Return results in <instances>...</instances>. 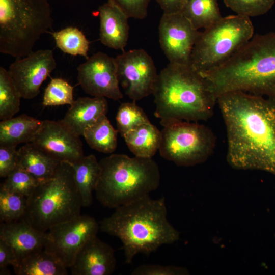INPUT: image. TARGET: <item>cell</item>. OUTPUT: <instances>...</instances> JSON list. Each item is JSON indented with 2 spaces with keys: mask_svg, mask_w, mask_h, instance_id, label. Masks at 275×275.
Instances as JSON below:
<instances>
[{
  "mask_svg": "<svg viewBox=\"0 0 275 275\" xmlns=\"http://www.w3.org/2000/svg\"><path fill=\"white\" fill-rule=\"evenodd\" d=\"M217 103L226 129L228 163L275 175V99L231 91L220 95Z\"/></svg>",
  "mask_w": 275,
  "mask_h": 275,
  "instance_id": "6da1fadb",
  "label": "cell"
},
{
  "mask_svg": "<svg viewBox=\"0 0 275 275\" xmlns=\"http://www.w3.org/2000/svg\"><path fill=\"white\" fill-rule=\"evenodd\" d=\"M115 209L99 222V229L121 240L127 264L138 254L149 255L179 239V232L168 219L164 197L154 199L148 195Z\"/></svg>",
  "mask_w": 275,
  "mask_h": 275,
  "instance_id": "7a4b0ae2",
  "label": "cell"
},
{
  "mask_svg": "<svg viewBox=\"0 0 275 275\" xmlns=\"http://www.w3.org/2000/svg\"><path fill=\"white\" fill-rule=\"evenodd\" d=\"M152 95L154 115L163 127L181 121H206L217 103L206 78L190 64L169 63L158 73Z\"/></svg>",
  "mask_w": 275,
  "mask_h": 275,
  "instance_id": "3957f363",
  "label": "cell"
},
{
  "mask_svg": "<svg viewBox=\"0 0 275 275\" xmlns=\"http://www.w3.org/2000/svg\"><path fill=\"white\" fill-rule=\"evenodd\" d=\"M202 74L217 98L242 91L275 99V32L253 36L227 62Z\"/></svg>",
  "mask_w": 275,
  "mask_h": 275,
  "instance_id": "277c9868",
  "label": "cell"
},
{
  "mask_svg": "<svg viewBox=\"0 0 275 275\" xmlns=\"http://www.w3.org/2000/svg\"><path fill=\"white\" fill-rule=\"evenodd\" d=\"M95 193L97 200L109 208L148 195L160 184V174L152 158L113 154L102 158Z\"/></svg>",
  "mask_w": 275,
  "mask_h": 275,
  "instance_id": "5b68a950",
  "label": "cell"
},
{
  "mask_svg": "<svg viewBox=\"0 0 275 275\" xmlns=\"http://www.w3.org/2000/svg\"><path fill=\"white\" fill-rule=\"evenodd\" d=\"M82 207L73 168L69 163L61 162L53 175L39 182L27 198L23 218L35 229L46 232L53 226L79 215Z\"/></svg>",
  "mask_w": 275,
  "mask_h": 275,
  "instance_id": "8992f818",
  "label": "cell"
},
{
  "mask_svg": "<svg viewBox=\"0 0 275 275\" xmlns=\"http://www.w3.org/2000/svg\"><path fill=\"white\" fill-rule=\"evenodd\" d=\"M53 22L47 0H0V52L16 59L29 55Z\"/></svg>",
  "mask_w": 275,
  "mask_h": 275,
  "instance_id": "52a82bcc",
  "label": "cell"
},
{
  "mask_svg": "<svg viewBox=\"0 0 275 275\" xmlns=\"http://www.w3.org/2000/svg\"><path fill=\"white\" fill-rule=\"evenodd\" d=\"M250 17L230 15L200 32L190 65L202 74L221 66L254 36Z\"/></svg>",
  "mask_w": 275,
  "mask_h": 275,
  "instance_id": "ba28073f",
  "label": "cell"
},
{
  "mask_svg": "<svg viewBox=\"0 0 275 275\" xmlns=\"http://www.w3.org/2000/svg\"><path fill=\"white\" fill-rule=\"evenodd\" d=\"M161 132L160 156L179 166L204 162L216 146V138L212 130L196 122H176L164 126Z\"/></svg>",
  "mask_w": 275,
  "mask_h": 275,
  "instance_id": "9c48e42d",
  "label": "cell"
},
{
  "mask_svg": "<svg viewBox=\"0 0 275 275\" xmlns=\"http://www.w3.org/2000/svg\"><path fill=\"white\" fill-rule=\"evenodd\" d=\"M99 229L94 218L80 214L50 228L46 232L44 249L70 268L78 251L96 236Z\"/></svg>",
  "mask_w": 275,
  "mask_h": 275,
  "instance_id": "30bf717a",
  "label": "cell"
},
{
  "mask_svg": "<svg viewBox=\"0 0 275 275\" xmlns=\"http://www.w3.org/2000/svg\"><path fill=\"white\" fill-rule=\"evenodd\" d=\"M115 59L119 83L131 99L136 101L153 94L158 74L144 49L123 51Z\"/></svg>",
  "mask_w": 275,
  "mask_h": 275,
  "instance_id": "8fae6325",
  "label": "cell"
},
{
  "mask_svg": "<svg viewBox=\"0 0 275 275\" xmlns=\"http://www.w3.org/2000/svg\"><path fill=\"white\" fill-rule=\"evenodd\" d=\"M77 71L78 83L89 95L114 100L123 98L115 58L98 51L81 64Z\"/></svg>",
  "mask_w": 275,
  "mask_h": 275,
  "instance_id": "7c38bea8",
  "label": "cell"
},
{
  "mask_svg": "<svg viewBox=\"0 0 275 275\" xmlns=\"http://www.w3.org/2000/svg\"><path fill=\"white\" fill-rule=\"evenodd\" d=\"M159 41L169 63L190 64L200 32L180 12L164 13L158 26Z\"/></svg>",
  "mask_w": 275,
  "mask_h": 275,
  "instance_id": "4fadbf2b",
  "label": "cell"
},
{
  "mask_svg": "<svg viewBox=\"0 0 275 275\" xmlns=\"http://www.w3.org/2000/svg\"><path fill=\"white\" fill-rule=\"evenodd\" d=\"M56 67L52 50L41 49L17 59L9 72L21 97L31 99L38 95L42 84Z\"/></svg>",
  "mask_w": 275,
  "mask_h": 275,
  "instance_id": "5bb4252c",
  "label": "cell"
},
{
  "mask_svg": "<svg viewBox=\"0 0 275 275\" xmlns=\"http://www.w3.org/2000/svg\"><path fill=\"white\" fill-rule=\"evenodd\" d=\"M79 137L61 120H44L31 143L59 162L71 163L84 156Z\"/></svg>",
  "mask_w": 275,
  "mask_h": 275,
  "instance_id": "9a60e30c",
  "label": "cell"
},
{
  "mask_svg": "<svg viewBox=\"0 0 275 275\" xmlns=\"http://www.w3.org/2000/svg\"><path fill=\"white\" fill-rule=\"evenodd\" d=\"M116 266L113 249L95 236L80 249L70 268L73 275H109Z\"/></svg>",
  "mask_w": 275,
  "mask_h": 275,
  "instance_id": "2e32d148",
  "label": "cell"
},
{
  "mask_svg": "<svg viewBox=\"0 0 275 275\" xmlns=\"http://www.w3.org/2000/svg\"><path fill=\"white\" fill-rule=\"evenodd\" d=\"M46 232L34 228L24 218L11 223L1 222L0 239L14 251L17 262L24 257L44 249ZM17 264V263H16Z\"/></svg>",
  "mask_w": 275,
  "mask_h": 275,
  "instance_id": "e0dca14e",
  "label": "cell"
},
{
  "mask_svg": "<svg viewBox=\"0 0 275 275\" xmlns=\"http://www.w3.org/2000/svg\"><path fill=\"white\" fill-rule=\"evenodd\" d=\"M98 14L101 43L107 47L124 51L129 37L128 17L108 0L99 6Z\"/></svg>",
  "mask_w": 275,
  "mask_h": 275,
  "instance_id": "ac0fdd59",
  "label": "cell"
},
{
  "mask_svg": "<svg viewBox=\"0 0 275 275\" xmlns=\"http://www.w3.org/2000/svg\"><path fill=\"white\" fill-rule=\"evenodd\" d=\"M108 103L104 97H79L61 121L72 131L82 136L85 130L106 115Z\"/></svg>",
  "mask_w": 275,
  "mask_h": 275,
  "instance_id": "d6986e66",
  "label": "cell"
},
{
  "mask_svg": "<svg viewBox=\"0 0 275 275\" xmlns=\"http://www.w3.org/2000/svg\"><path fill=\"white\" fill-rule=\"evenodd\" d=\"M60 163L31 142L17 151V167L31 174L39 182L51 177Z\"/></svg>",
  "mask_w": 275,
  "mask_h": 275,
  "instance_id": "ffe728a7",
  "label": "cell"
},
{
  "mask_svg": "<svg viewBox=\"0 0 275 275\" xmlns=\"http://www.w3.org/2000/svg\"><path fill=\"white\" fill-rule=\"evenodd\" d=\"M43 123L25 114L1 120L0 144L17 146L21 143L32 142Z\"/></svg>",
  "mask_w": 275,
  "mask_h": 275,
  "instance_id": "44dd1931",
  "label": "cell"
},
{
  "mask_svg": "<svg viewBox=\"0 0 275 275\" xmlns=\"http://www.w3.org/2000/svg\"><path fill=\"white\" fill-rule=\"evenodd\" d=\"M70 164L73 168L74 179L81 196L82 207H89L92 203L93 193L100 174L99 161L94 155L91 154Z\"/></svg>",
  "mask_w": 275,
  "mask_h": 275,
  "instance_id": "7402d4cb",
  "label": "cell"
},
{
  "mask_svg": "<svg viewBox=\"0 0 275 275\" xmlns=\"http://www.w3.org/2000/svg\"><path fill=\"white\" fill-rule=\"evenodd\" d=\"M123 138L134 156L152 158L159 151L161 132L150 122L143 124L129 131Z\"/></svg>",
  "mask_w": 275,
  "mask_h": 275,
  "instance_id": "603a6c76",
  "label": "cell"
},
{
  "mask_svg": "<svg viewBox=\"0 0 275 275\" xmlns=\"http://www.w3.org/2000/svg\"><path fill=\"white\" fill-rule=\"evenodd\" d=\"M17 275H66L67 267L44 249L20 260L13 266Z\"/></svg>",
  "mask_w": 275,
  "mask_h": 275,
  "instance_id": "cb8c5ba5",
  "label": "cell"
},
{
  "mask_svg": "<svg viewBox=\"0 0 275 275\" xmlns=\"http://www.w3.org/2000/svg\"><path fill=\"white\" fill-rule=\"evenodd\" d=\"M180 13L198 30L209 28L223 17L217 0H186Z\"/></svg>",
  "mask_w": 275,
  "mask_h": 275,
  "instance_id": "d4e9b609",
  "label": "cell"
},
{
  "mask_svg": "<svg viewBox=\"0 0 275 275\" xmlns=\"http://www.w3.org/2000/svg\"><path fill=\"white\" fill-rule=\"evenodd\" d=\"M118 130L111 124L106 115L87 128L83 134L89 146L100 152L109 154L117 147Z\"/></svg>",
  "mask_w": 275,
  "mask_h": 275,
  "instance_id": "484cf974",
  "label": "cell"
},
{
  "mask_svg": "<svg viewBox=\"0 0 275 275\" xmlns=\"http://www.w3.org/2000/svg\"><path fill=\"white\" fill-rule=\"evenodd\" d=\"M52 35L56 46L63 52L72 56H81L88 59L90 42L85 34L78 28L68 26Z\"/></svg>",
  "mask_w": 275,
  "mask_h": 275,
  "instance_id": "4316f807",
  "label": "cell"
},
{
  "mask_svg": "<svg viewBox=\"0 0 275 275\" xmlns=\"http://www.w3.org/2000/svg\"><path fill=\"white\" fill-rule=\"evenodd\" d=\"M21 96L9 71L0 67V119L11 118L19 111Z\"/></svg>",
  "mask_w": 275,
  "mask_h": 275,
  "instance_id": "83f0119b",
  "label": "cell"
},
{
  "mask_svg": "<svg viewBox=\"0 0 275 275\" xmlns=\"http://www.w3.org/2000/svg\"><path fill=\"white\" fill-rule=\"evenodd\" d=\"M27 206V198L0 187V219L11 223L23 218Z\"/></svg>",
  "mask_w": 275,
  "mask_h": 275,
  "instance_id": "f1b7e54d",
  "label": "cell"
},
{
  "mask_svg": "<svg viewBox=\"0 0 275 275\" xmlns=\"http://www.w3.org/2000/svg\"><path fill=\"white\" fill-rule=\"evenodd\" d=\"M116 120L117 130L122 137L134 128L150 122L143 109L134 101L120 104L117 113Z\"/></svg>",
  "mask_w": 275,
  "mask_h": 275,
  "instance_id": "f546056e",
  "label": "cell"
},
{
  "mask_svg": "<svg viewBox=\"0 0 275 275\" xmlns=\"http://www.w3.org/2000/svg\"><path fill=\"white\" fill-rule=\"evenodd\" d=\"M73 99V87L61 78H52L46 88L42 104L45 106L71 105Z\"/></svg>",
  "mask_w": 275,
  "mask_h": 275,
  "instance_id": "4dcf8cb0",
  "label": "cell"
},
{
  "mask_svg": "<svg viewBox=\"0 0 275 275\" xmlns=\"http://www.w3.org/2000/svg\"><path fill=\"white\" fill-rule=\"evenodd\" d=\"M39 183V181L31 174L17 167L5 178L1 187L28 198Z\"/></svg>",
  "mask_w": 275,
  "mask_h": 275,
  "instance_id": "1f68e13d",
  "label": "cell"
},
{
  "mask_svg": "<svg viewBox=\"0 0 275 275\" xmlns=\"http://www.w3.org/2000/svg\"><path fill=\"white\" fill-rule=\"evenodd\" d=\"M227 7L236 14L248 17L266 14L273 6L275 0H223Z\"/></svg>",
  "mask_w": 275,
  "mask_h": 275,
  "instance_id": "d6a6232c",
  "label": "cell"
},
{
  "mask_svg": "<svg viewBox=\"0 0 275 275\" xmlns=\"http://www.w3.org/2000/svg\"><path fill=\"white\" fill-rule=\"evenodd\" d=\"M122 10L129 18L143 19L147 15L151 0H108Z\"/></svg>",
  "mask_w": 275,
  "mask_h": 275,
  "instance_id": "836d02e7",
  "label": "cell"
},
{
  "mask_svg": "<svg viewBox=\"0 0 275 275\" xmlns=\"http://www.w3.org/2000/svg\"><path fill=\"white\" fill-rule=\"evenodd\" d=\"M188 270L184 267L174 265L143 264L131 272L132 275H183L188 274Z\"/></svg>",
  "mask_w": 275,
  "mask_h": 275,
  "instance_id": "e575fe53",
  "label": "cell"
},
{
  "mask_svg": "<svg viewBox=\"0 0 275 275\" xmlns=\"http://www.w3.org/2000/svg\"><path fill=\"white\" fill-rule=\"evenodd\" d=\"M13 145L0 144V177L6 178L17 167V151Z\"/></svg>",
  "mask_w": 275,
  "mask_h": 275,
  "instance_id": "d590c367",
  "label": "cell"
},
{
  "mask_svg": "<svg viewBox=\"0 0 275 275\" xmlns=\"http://www.w3.org/2000/svg\"><path fill=\"white\" fill-rule=\"evenodd\" d=\"M17 263L16 256L12 248L4 240L0 239V269L14 266Z\"/></svg>",
  "mask_w": 275,
  "mask_h": 275,
  "instance_id": "8d00e7d4",
  "label": "cell"
},
{
  "mask_svg": "<svg viewBox=\"0 0 275 275\" xmlns=\"http://www.w3.org/2000/svg\"><path fill=\"white\" fill-rule=\"evenodd\" d=\"M164 13L180 12L186 0H155Z\"/></svg>",
  "mask_w": 275,
  "mask_h": 275,
  "instance_id": "74e56055",
  "label": "cell"
},
{
  "mask_svg": "<svg viewBox=\"0 0 275 275\" xmlns=\"http://www.w3.org/2000/svg\"><path fill=\"white\" fill-rule=\"evenodd\" d=\"M0 274H10V272L7 268L0 269Z\"/></svg>",
  "mask_w": 275,
  "mask_h": 275,
  "instance_id": "f35d334b",
  "label": "cell"
}]
</instances>
